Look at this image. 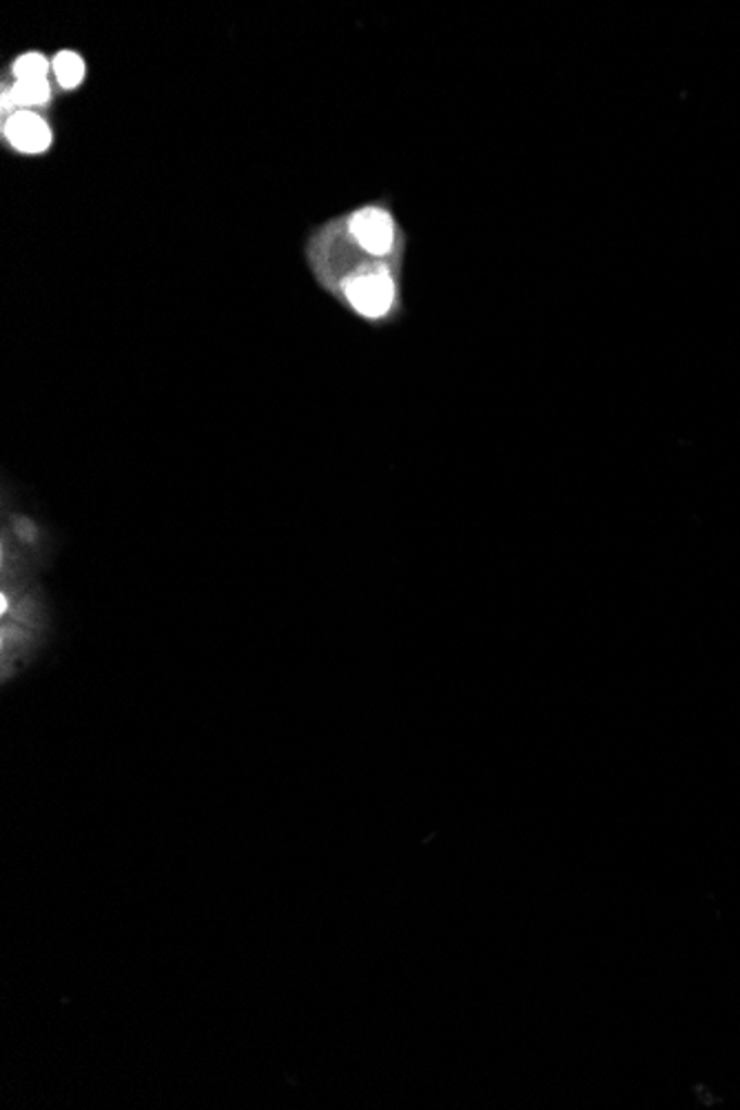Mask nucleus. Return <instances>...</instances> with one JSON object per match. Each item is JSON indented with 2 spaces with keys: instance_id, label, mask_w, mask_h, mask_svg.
I'll return each instance as SVG.
<instances>
[{
  "instance_id": "obj_1",
  "label": "nucleus",
  "mask_w": 740,
  "mask_h": 1110,
  "mask_svg": "<svg viewBox=\"0 0 740 1110\" xmlns=\"http://www.w3.org/2000/svg\"><path fill=\"white\" fill-rule=\"evenodd\" d=\"M0 536V667L10 683L49 641L51 603L42 575L53 559V539L36 519L10 508Z\"/></svg>"
},
{
  "instance_id": "obj_2",
  "label": "nucleus",
  "mask_w": 740,
  "mask_h": 1110,
  "mask_svg": "<svg viewBox=\"0 0 740 1110\" xmlns=\"http://www.w3.org/2000/svg\"><path fill=\"white\" fill-rule=\"evenodd\" d=\"M344 293L353 311L368 322H384L395 311L397 291L386 273L357 275L344 284Z\"/></svg>"
},
{
  "instance_id": "obj_3",
  "label": "nucleus",
  "mask_w": 740,
  "mask_h": 1110,
  "mask_svg": "<svg viewBox=\"0 0 740 1110\" xmlns=\"http://www.w3.org/2000/svg\"><path fill=\"white\" fill-rule=\"evenodd\" d=\"M355 239L368 254L386 256L393 246V220L380 209H363L350 220Z\"/></svg>"
},
{
  "instance_id": "obj_4",
  "label": "nucleus",
  "mask_w": 740,
  "mask_h": 1110,
  "mask_svg": "<svg viewBox=\"0 0 740 1110\" xmlns=\"http://www.w3.org/2000/svg\"><path fill=\"white\" fill-rule=\"evenodd\" d=\"M5 136L10 138V143L16 149H21L25 153H40L51 145L49 125L40 115L29 113V111L14 113L8 120Z\"/></svg>"
},
{
  "instance_id": "obj_5",
  "label": "nucleus",
  "mask_w": 740,
  "mask_h": 1110,
  "mask_svg": "<svg viewBox=\"0 0 740 1110\" xmlns=\"http://www.w3.org/2000/svg\"><path fill=\"white\" fill-rule=\"evenodd\" d=\"M53 72H55V78L60 85H63L65 89H74L85 78V63L78 53L63 51V53H58L53 60Z\"/></svg>"
},
{
  "instance_id": "obj_6",
  "label": "nucleus",
  "mask_w": 740,
  "mask_h": 1110,
  "mask_svg": "<svg viewBox=\"0 0 740 1110\" xmlns=\"http://www.w3.org/2000/svg\"><path fill=\"white\" fill-rule=\"evenodd\" d=\"M51 96L49 83L42 81H18L10 94L16 104H42Z\"/></svg>"
},
{
  "instance_id": "obj_7",
  "label": "nucleus",
  "mask_w": 740,
  "mask_h": 1110,
  "mask_svg": "<svg viewBox=\"0 0 740 1110\" xmlns=\"http://www.w3.org/2000/svg\"><path fill=\"white\" fill-rule=\"evenodd\" d=\"M49 72V63L47 58L40 55V53H25L16 60L14 65V74L18 76V81H42Z\"/></svg>"
}]
</instances>
